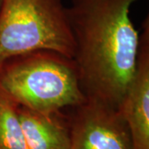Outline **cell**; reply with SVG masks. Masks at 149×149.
Here are the masks:
<instances>
[{"label":"cell","instance_id":"cell-2","mask_svg":"<svg viewBox=\"0 0 149 149\" xmlns=\"http://www.w3.org/2000/svg\"><path fill=\"white\" fill-rule=\"evenodd\" d=\"M0 89L17 106L42 113L73 109L86 100L74 61L52 51L7 60L0 66Z\"/></svg>","mask_w":149,"mask_h":149},{"label":"cell","instance_id":"cell-7","mask_svg":"<svg viewBox=\"0 0 149 149\" xmlns=\"http://www.w3.org/2000/svg\"><path fill=\"white\" fill-rule=\"evenodd\" d=\"M0 149H28L17 105L0 89Z\"/></svg>","mask_w":149,"mask_h":149},{"label":"cell","instance_id":"cell-5","mask_svg":"<svg viewBox=\"0 0 149 149\" xmlns=\"http://www.w3.org/2000/svg\"><path fill=\"white\" fill-rule=\"evenodd\" d=\"M133 149H149V17L142 24L135 72L118 109Z\"/></svg>","mask_w":149,"mask_h":149},{"label":"cell","instance_id":"cell-8","mask_svg":"<svg viewBox=\"0 0 149 149\" xmlns=\"http://www.w3.org/2000/svg\"><path fill=\"white\" fill-rule=\"evenodd\" d=\"M3 0H0V10H1L2 5H3Z\"/></svg>","mask_w":149,"mask_h":149},{"label":"cell","instance_id":"cell-3","mask_svg":"<svg viewBox=\"0 0 149 149\" xmlns=\"http://www.w3.org/2000/svg\"><path fill=\"white\" fill-rule=\"evenodd\" d=\"M37 51L73 58L74 42L62 0H3L0 10V66Z\"/></svg>","mask_w":149,"mask_h":149},{"label":"cell","instance_id":"cell-1","mask_svg":"<svg viewBox=\"0 0 149 149\" xmlns=\"http://www.w3.org/2000/svg\"><path fill=\"white\" fill-rule=\"evenodd\" d=\"M138 0H70L66 7L86 99L118 109L135 72L140 33L130 18Z\"/></svg>","mask_w":149,"mask_h":149},{"label":"cell","instance_id":"cell-6","mask_svg":"<svg viewBox=\"0 0 149 149\" xmlns=\"http://www.w3.org/2000/svg\"><path fill=\"white\" fill-rule=\"evenodd\" d=\"M28 149H70V122L62 111L42 113L17 106Z\"/></svg>","mask_w":149,"mask_h":149},{"label":"cell","instance_id":"cell-4","mask_svg":"<svg viewBox=\"0 0 149 149\" xmlns=\"http://www.w3.org/2000/svg\"><path fill=\"white\" fill-rule=\"evenodd\" d=\"M70 149H133L128 126L118 109L86 99L71 109Z\"/></svg>","mask_w":149,"mask_h":149}]
</instances>
